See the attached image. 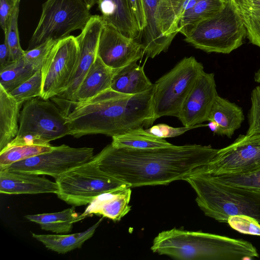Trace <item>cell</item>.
<instances>
[{"instance_id": "8fae6325", "label": "cell", "mask_w": 260, "mask_h": 260, "mask_svg": "<svg viewBox=\"0 0 260 260\" xmlns=\"http://www.w3.org/2000/svg\"><path fill=\"white\" fill-rule=\"evenodd\" d=\"M93 156V148H74L62 144L54 146L51 151L14 162L1 170L49 175L56 179L90 161Z\"/></svg>"}, {"instance_id": "2e32d148", "label": "cell", "mask_w": 260, "mask_h": 260, "mask_svg": "<svg viewBox=\"0 0 260 260\" xmlns=\"http://www.w3.org/2000/svg\"><path fill=\"white\" fill-rule=\"evenodd\" d=\"M218 95L214 73L205 71L196 80L186 99L178 119L184 126H192L208 121Z\"/></svg>"}, {"instance_id": "7a4b0ae2", "label": "cell", "mask_w": 260, "mask_h": 260, "mask_svg": "<svg viewBox=\"0 0 260 260\" xmlns=\"http://www.w3.org/2000/svg\"><path fill=\"white\" fill-rule=\"evenodd\" d=\"M154 92V86L136 94L110 88L90 100L75 103L66 118L70 135L76 138L96 134L113 137L148 128L156 120Z\"/></svg>"}, {"instance_id": "52a82bcc", "label": "cell", "mask_w": 260, "mask_h": 260, "mask_svg": "<svg viewBox=\"0 0 260 260\" xmlns=\"http://www.w3.org/2000/svg\"><path fill=\"white\" fill-rule=\"evenodd\" d=\"M91 16L84 0H47L26 50L48 40L67 38L74 30H82Z\"/></svg>"}, {"instance_id": "7c38bea8", "label": "cell", "mask_w": 260, "mask_h": 260, "mask_svg": "<svg viewBox=\"0 0 260 260\" xmlns=\"http://www.w3.org/2000/svg\"><path fill=\"white\" fill-rule=\"evenodd\" d=\"M78 51V44L74 36L70 35L56 43L41 69V98L49 100L65 90L74 72Z\"/></svg>"}, {"instance_id": "6da1fadb", "label": "cell", "mask_w": 260, "mask_h": 260, "mask_svg": "<svg viewBox=\"0 0 260 260\" xmlns=\"http://www.w3.org/2000/svg\"><path fill=\"white\" fill-rule=\"evenodd\" d=\"M218 149L191 144L146 149L106 146L93 159L109 176L132 187L166 185L208 164Z\"/></svg>"}, {"instance_id": "1f68e13d", "label": "cell", "mask_w": 260, "mask_h": 260, "mask_svg": "<svg viewBox=\"0 0 260 260\" xmlns=\"http://www.w3.org/2000/svg\"><path fill=\"white\" fill-rule=\"evenodd\" d=\"M42 91V75L41 70L15 88L9 94L18 103L23 104L27 101L41 98Z\"/></svg>"}, {"instance_id": "7402d4cb", "label": "cell", "mask_w": 260, "mask_h": 260, "mask_svg": "<svg viewBox=\"0 0 260 260\" xmlns=\"http://www.w3.org/2000/svg\"><path fill=\"white\" fill-rule=\"evenodd\" d=\"M154 86L146 76L144 67L136 61L117 69L110 88L120 93L136 94L149 90Z\"/></svg>"}, {"instance_id": "836d02e7", "label": "cell", "mask_w": 260, "mask_h": 260, "mask_svg": "<svg viewBox=\"0 0 260 260\" xmlns=\"http://www.w3.org/2000/svg\"><path fill=\"white\" fill-rule=\"evenodd\" d=\"M58 41L48 40L32 49L25 51L23 58L36 70H41L53 47Z\"/></svg>"}, {"instance_id": "ba28073f", "label": "cell", "mask_w": 260, "mask_h": 260, "mask_svg": "<svg viewBox=\"0 0 260 260\" xmlns=\"http://www.w3.org/2000/svg\"><path fill=\"white\" fill-rule=\"evenodd\" d=\"M204 72L193 56L184 57L154 84V112L156 119L164 116L178 118L183 104L196 80Z\"/></svg>"}, {"instance_id": "d6a6232c", "label": "cell", "mask_w": 260, "mask_h": 260, "mask_svg": "<svg viewBox=\"0 0 260 260\" xmlns=\"http://www.w3.org/2000/svg\"><path fill=\"white\" fill-rule=\"evenodd\" d=\"M20 2H18L16 3L11 21L6 32H4L5 42L9 48L13 61L22 58L25 53V51L22 49L20 45L18 27Z\"/></svg>"}, {"instance_id": "ffe728a7", "label": "cell", "mask_w": 260, "mask_h": 260, "mask_svg": "<svg viewBox=\"0 0 260 260\" xmlns=\"http://www.w3.org/2000/svg\"><path fill=\"white\" fill-rule=\"evenodd\" d=\"M116 70L107 67L97 56L76 91L69 112L75 103L86 101L110 88Z\"/></svg>"}, {"instance_id": "277c9868", "label": "cell", "mask_w": 260, "mask_h": 260, "mask_svg": "<svg viewBox=\"0 0 260 260\" xmlns=\"http://www.w3.org/2000/svg\"><path fill=\"white\" fill-rule=\"evenodd\" d=\"M183 180L194 190L196 202L206 216L227 222L231 216L248 215L260 224V191L226 185L197 169Z\"/></svg>"}, {"instance_id": "44dd1931", "label": "cell", "mask_w": 260, "mask_h": 260, "mask_svg": "<svg viewBox=\"0 0 260 260\" xmlns=\"http://www.w3.org/2000/svg\"><path fill=\"white\" fill-rule=\"evenodd\" d=\"M242 109L234 103L217 95L210 110L208 121L218 126L217 135L231 138L244 120Z\"/></svg>"}, {"instance_id": "3957f363", "label": "cell", "mask_w": 260, "mask_h": 260, "mask_svg": "<svg viewBox=\"0 0 260 260\" xmlns=\"http://www.w3.org/2000/svg\"><path fill=\"white\" fill-rule=\"evenodd\" d=\"M151 249L180 260H240L258 256L255 247L248 241L176 228L159 233Z\"/></svg>"}, {"instance_id": "ee69618b", "label": "cell", "mask_w": 260, "mask_h": 260, "mask_svg": "<svg viewBox=\"0 0 260 260\" xmlns=\"http://www.w3.org/2000/svg\"><path fill=\"white\" fill-rule=\"evenodd\" d=\"M12 1L15 2H16V3H17L18 2H20L21 0H12Z\"/></svg>"}, {"instance_id": "30bf717a", "label": "cell", "mask_w": 260, "mask_h": 260, "mask_svg": "<svg viewBox=\"0 0 260 260\" xmlns=\"http://www.w3.org/2000/svg\"><path fill=\"white\" fill-rule=\"evenodd\" d=\"M67 115L56 104L42 98H34L23 104L16 136L31 135L43 144L70 135Z\"/></svg>"}, {"instance_id": "d4e9b609", "label": "cell", "mask_w": 260, "mask_h": 260, "mask_svg": "<svg viewBox=\"0 0 260 260\" xmlns=\"http://www.w3.org/2000/svg\"><path fill=\"white\" fill-rule=\"evenodd\" d=\"M225 4L221 0H199L181 15L178 26L179 32L187 36L198 24L219 12Z\"/></svg>"}, {"instance_id": "8d00e7d4", "label": "cell", "mask_w": 260, "mask_h": 260, "mask_svg": "<svg viewBox=\"0 0 260 260\" xmlns=\"http://www.w3.org/2000/svg\"><path fill=\"white\" fill-rule=\"evenodd\" d=\"M207 125L200 124L192 126L174 127L166 124H157L148 128L146 131L154 136L160 138H172L180 136L192 128L206 126Z\"/></svg>"}, {"instance_id": "603a6c76", "label": "cell", "mask_w": 260, "mask_h": 260, "mask_svg": "<svg viewBox=\"0 0 260 260\" xmlns=\"http://www.w3.org/2000/svg\"><path fill=\"white\" fill-rule=\"evenodd\" d=\"M23 104L17 102L0 85V151L18 133L20 110Z\"/></svg>"}, {"instance_id": "e0dca14e", "label": "cell", "mask_w": 260, "mask_h": 260, "mask_svg": "<svg viewBox=\"0 0 260 260\" xmlns=\"http://www.w3.org/2000/svg\"><path fill=\"white\" fill-rule=\"evenodd\" d=\"M131 187L126 185L118 189L100 194L92 201L75 222L95 214L102 215L114 221H119L130 211Z\"/></svg>"}, {"instance_id": "f1b7e54d", "label": "cell", "mask_w": 260, "mask_h": 260, "mask_svg": "<svg viewBox=\"0 0 260 260\" xmlns=\"http://www.w3.org/2000/svg\"><path fill=\"white\" fill-rule=\"evenodd\" d=\"M37 71L23 56L0 69V85L8 93L31 77Z\"/></svg>"}, {"instance_id": "484cf974", "label": "cell", "mask_w": 260, "mask_h": 260, "mask_svg": "<svg viewBox=\"0 0 260 260\" xmlns=\"http://www.w3.org/2000/svg\"><path fill=\"white\" fill-rule=\"evenodd\" d=\"M74 207L57 212L26 215L25 217L39 224L44 230L56 234H67L72 231L73 224L79 216Z\"/></svg>"}, {"instance_id": "d590c367", "label": "cell", "mask_w": 260, "mask_h": 260, "mask_svg": "<svg viewBox=\"0 0 260 260\" xmlns=\"http://www.w3.org/2000/svg\"><path fill=\"white\" fill-rule=\"evenodd\" d=\"M248 118L249 127L246 135L260 134V85L251 91V107Z\"/></svg>"}, {"instance_id": "5bb4252c", "label": "cell", "mask_w": 260, "mask_h": 260, "mask_svg": "<svg viewBox=\"0 0 260 260\" xmlns=\"http://www.w3.org/2000/svg\"><path fill=\"white\" fill-rule=\"evenodd\" d=\"M260 167V134L240 135L230 145L218 149L208 164L197 170L213 175L238 173Z\"/></svg>"}, {"instance_id": "8992f818", "label": "cell", "mask_w": 260, "mask_h": 260, "mask_svg": "<svg viewBox=\"0 0 260 260\" xmlns=\"http://www.w3.org/2000/svg\"><path fill=\"white\" fill-rule=\"evenodd\" d=\"M246 31L234 2L225 3L214 16L199 24L185 41L208 53L229 54L240 47Z\"/></svg>"}, {"instance_id": "9c48e42d", "label": "cell", "mask_w": 260, "mask_h": 260, "mask_svg": "<svg viewBox=\"0 0 260 260\" xmlns=\"http://www.w3.org/2000/svg\"><path fill=\"white\" fill-rule=\"evenodd\" d=\"M55 180L58 198L73 206L89 204L100 194L126 185L102 171L93 158Z\"/></svg>"}, {"instance_id": "9a60e30c", "label": "cell", "mask_w": 260, "mask_h": 260, "mask_svg": "<svg viewBox=\"0 0 260 260\" xmlns=\"http://www.w3.org/2000/svg\"><path fill=\"white\" fill-rule=\"evenodd\" d=\"M144 54L142 45L136 39L125 36L113 26L105 23L97 55L107 67L118 69L137 61Z\"/></svg>"}, {"instance_id": "d6986e66", "label": "cell", "mask_w": 260, "mask_h": 260, "mask_svg": "<svg viewBox=\"0 0 260 260\" xmlns=\"http://www.w3.org/2000/svg\"><path fill=\"white\" fill-rule=\"evenodd\" d=\"M106 24L111 25L127 37L138 40L141 32L129 0H97Z\"/></svg>"}, {"instance_id": "5b68a950", "label": "cell", "mask_w": 260, "mask_h": 260, "mask_svg": "<svg viewBox=\"0 0 260 260\" xmlns=\"http://www.w3.org/2000/svg\"><path fill=\"white\" fill-rule=\"evenodd\" d=\"M199 0H143L146 26L138 41L147 58L166 51L179 32L183 12Z\"/></svg>"}, {"instance_id": "7bdbcfd3", "label": "cell", "mask_w": 260, "mask_h": 260, "mask_svg": "<svg viewBox=\"0 0 260 260\" xmlns=\"http://www.w3.org/2000/svg\"><path fill=\"white\" fill-rule=\"evenodd\" d=\"M221 1H222L223 2H224L225 3L234 1V0H221Z\"/></svg>"}, {"instance_id": "f6af8a7d", "label": "cell", "mask_w": 260, "mask_h": 260, "mask_svg": "<svg viewBox=\"0 0 260 260\" xmlns=\"http://www.w3.org/2000/svg\"><path fill=\"white\" fill-rule=\"evenodd\" d=\"M259 1H260V0H259Z\"/></svg>"}, {"instance_id": "cb8c5ba5", "label": "cell", "mask_w": 260, "mask_h": 260, "mask_svg": "<svg viewBox=\"0 0 260 260\" xmlns=\"http://www.w3.org/2000/svg\"><path fill=\"white\" fill-rule=\"evenodd\" d=\"M103 218L86 231L80 233L68 235H45L35 233H32L31 235L48 249L58 253L64 254L80 248L86 241L93 235Z\"/></svg>"}, {"instance_id": "83f0119b", "label": "cell", "mask_w": 260, "mask_h": 260, "mask_svg": "<svg viewBox=\"0 0 260 260\" xmlns=\"http://www.w3.org/2000/svg\"><path fill=\"white\" fill-rule=\"evenodd\" d=\"M249 42L260 48V1L234 0Z\"/></svg>"}, {"instance_id": "ab89813d", "label": "cell", "mask_w": 260, "mask_h": 260, "mask_svg": "<svg viewBox=\"0 0 260 260\" xmlns=\"http://www.w3.org/2000/svg\"><path fill=\"white\" fill-rule=\"evenodd\" d=\"M12 61L9 48L4 42L0 45V69L4 68Z\"/></svg>"}, {"instance_id": "f35d334b", "label": "cell", "mask_w": 260, "mask_h": 260, "mask_svg": "<svg viewBox=\"0 0 260 260\" xmlns=\"http://www.w3.org/2000/svg\"><path fill=\"white\" fill-rule=\"evenodd\" d=\"M129 1L133 14L141 33L147 23L143 0H129Z\"/></svg>"}, {"instance_id": "4dcf8cb0", "label": "cell", "mask_w": 260, "mask_h": 260, "mask_svg": "<svg viewBox=\"0 0 260 260\" xmlns=\"http://www.w3.org/2000/svg\"><path fill=\"white\" fill-rule=\"evenodd\" d=\"M208 174L226 185L260 191V167L242 173Z\"/></svg>"}, {"instance_id": "b9f144b4", "label": "cell", "mask_w": 260, "mask_h": 260, "mask_svg": "<svg viewBox=\"0 0 260 260\" xmlns=\"http://www.w3.org/2000/svg\"><path fill=\"white\" fill-rule=\"evenodd\" d=\"M254 79L256 82L260 83V68L255 72Z\"/></svg>"}, {"instance_id": "74e56055", "label": "cell", "mask_w": 260, "mask_h": 260, "mask_svg": "<svg viewBox=\"0 0 260 260\" xmlns=\"http://www.w3.org/2000/svg\"><path fill=\"white\" fill-rule=\"evenodd\" d=\"M17 3L12 0H0V25L4 32L8 27Z\"/></svg>"}, {"instance_id": "e575fe53", "label": "cell", "mask_w": 260, "mask_h": 260, "mask_svg": "<svg viewBox=\"0 0 260 260\" xmlns=\"http://www.w3.org/2000/svg\"><path fill=\"white\" fill-rule=\"evenodd\" d=\"M227 222L231 227L240 233L260 236V224L251 216L244 215L231 216Z\"/></svg>"}, {"instance_id": "60d3db41", "label": "cell", "mask_w": 260, "mask_h": 260, "mask_svg": "<svg viewBox=\"0 0 260 260\" xmlns=\"http://www.w3.org/2000/svg\"><path fill=\"white\" fill-rule=\"evenodd\" d=\"M207 125L214 134H217L218 131V126L215 122L213 121H209V122Z\"/></svg>"}, {"instance_id": "ac0fdd59", "label": "cell", "mask_w": 260, "mask_h": 260, "mask_svg": "<svg viewBox=\"0 0 260 260\" xmlns=\"http://www.w3.org/2000/svg\"><path fill=\"white\" fill-rule=\"evenodd\" d=\"M57 183L39 175L6 170L0 171V192L8 194H57Z\"/></svg>"}, {"instance_id": "4fadbf2b", "label": "cell", "mask_w": 260, "mask_h": 260, "mask_svg": "<svg viewBox=\"0 0 260 260\" xmlns=\"http://www.w3.org/2000/svg\"><path fill=\"white\" fill-rule=\"evenodd\" d=\"M105 23L102 16L92 15L81 33L76 37L79 51L74 72L65 90L52 98L66 115L69 112L76 91L98 56L100 37Z\"/></svg>"}, {"instance_id": "f546056e", "label": "cell", "mask_w": 260, "mask_h": 260, "mask_svg": "<svg viewBox=\"0 0 260 260\" xmlns=\"http://www.w3.org/2000/svg\"><path fill=\"white\" fill-rule=\"evenodd\" d=\"M54 148L50 144L7 145L0 151V170L14 162L51 151Z\"/></svg>"}, {"instance_id": "4316f807", "label": "cell", "mask_w": 260, "mask_h": 260, "mask_svg": "<svg viewBox=\"0 0 260 260\" xmlns=\"http://www.w3.org/2000/svg\"><path fill=\"white\" fill-rule=\"evenodd\" d=\"M111 145L116 148L146 149L172 145L165 140L151 135L144 128H138L121 135L113 137Z\"/></svg>"}]
</instances>
